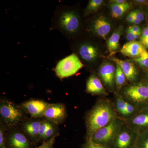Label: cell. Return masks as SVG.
<instances>
[{
    "mask_svg": "<svg viewBox=\"0 0 148 148\" xmlns=\"http://www.w3.org/2000/svg\"><path fill=\"white\" fill-rule=\"evenodd\" d=\"M118 117L110 100L104 98L98 100L86 117V140H90L97 130Z\"/></svg>",
    "mask_w": 148,
    "mask_h": 148,
    "instance_id": "obj_1",
    "label": "cell"
},
{
    "mask_svg": "<svg viewBox=\"0 0 148 148\" xmlns=\"http://www.w3.org/2000/svg\"><path fill=\"white\" fill-rule=\"evenodd\" d=\"M53 23L55 28L67 36L76 33L80 25L79 17L75 12L64 6L57 9L53 18Z\"/></svg>",
    "mask_w": 148,
    "mask_h": 148,
    "instance_id": "obj_2",
    "label": "cell"
},
{
    "mask_svg": "<svg viewBox=\"0 0 148 148\" xmlns=\"http://www.w3.org/2000/svg\"><path fill=\"white\" fill-rule=\"evenodd\" d=\"M121 95L139 111L148 109V90L145 84L138 83L126 86Z\"/></svg>",
    "mask_w": 148,
    "mask_h": 148,
    "instance_id": "obj_3",
    "label": "cell"
},
{
    "mask_svg": "<svg viewBox=\"0 0 148 148\" xmlns=\"http://www.w3.org/2000/svg\"><path fill=\"white\" fill-rule=\"evenodd\" d=\"M124 124V120L118 117L97 130L90 140L96 144L110 148L115 138Z\"/></svg>",
    "mask_w": 148,
    "mask_h": 148,
    "instance_id": "obj_4",
    "label": "cell"
},
{
    "mask_svg": "<svg viewBox=\"0 0 148 148\" xmlns=\"http://www.w3.org/2000/svg\"><path fill=\"white\" fill-rule=\"evenodd\" d=\"M1 118L8 127L16 126L24 117L23 110L9 101H1L0 103Z\"/></svg>",
    "mask_w": 148,
    "mask_h": 148,
    "instance_id": "obj_5",
    "label": "cell"
},
{
    "mask_svg": "<svg viewBox=\"0 0 148 148\" xmlns=\"http://www.w3.org/2000/svg\"><path fill=\"white\" fill-rule=\"evenodd\" d=\"M83 66L77 56L73 53L58 62L55 73L60 78L69 77L75 75Z\"/></svg>",
    "mask_w": 148,
    "mask_h": 148,
    "instance_id": "obj_6",
    "label": "cell"
},
{
    "mask_svg": "<svg viewBox=\"0 0 148 148\" xmlns=\"http://www.w3.org/2000/svg\"><path fill=\"white\" fill-rule=\"evenodd\" d=\"M138 135L139 133L125 123L115 138L110 148H132L136 144Z\"/></svg>",
    "mask_w": 148,
    "mask_h": 148,
    "instance_id": "obj_7",
    "label": "cell"
},
{
    "mask_svg": "<svg viewBox=\"0 0 148 148\" xmlns=\"http://www.w3.org/2000/svg\"><path fill=\"white\" fill-rule=\"evenodd\" d=\"M116 69L115 67L110 62H105L103 63L98 71V74L103 84L110 92L114 91L115 86V76Z\"/></svg>",
    "mask_w": 148,
    "mask_h": 148,
    "instance_id": "obj_8",
    "label": "cell"
},
{
    "mask_svg": "<svg viewBox=\"0 0 148 148\" xmlns=\"http://www.w3.org/2000/svg\"><path fill=\"white\" fill-rule=\"evenodd\" d=\"M66 108L62 103L49 104L47 107L43 116L54 124H61L66 117Z\"/></svg>",
    "mask_w": 148,
    "mask_h": 148,
    "instance_id": "obj_9",
    "label": "cell"
},
{
    "mask_svg": "<svg viewBox=\"0 0 148 148\" xmlns=\"http://www.w3.org/2000/svg\"><path fill=\"white\" fill-rule=\"evenodd\" d=\"M49 103L38 99H31L21 103L19 107L23 111L34 118L43 116L44 113Z\"/></svg>",
    "mask_w": 148,
    "mask_h": 148,
    "instance_id": "obj_10",
    "label": "cell"
},
{
    "mask_svg": "<svg viewBox=\"0 0 148 148\" xmlns=\"http://www.w3.org/2000/svg\"><path fill=\"white\" fill-rule=\"evenodd\" d=\"M123 120L130 128L140 133L148 129V109L139 111L132 117Z\"/></svg>",
    "mask_w": 148,
    "mask_h": 148,
    "instance_id": "obj_11",
    "label": "cell"
},
{
    "mask_svg": "<svg viewBox=\"0 0 148 148\" xmlns=\"http://www.w3.org/2000/svg\"><path fill=\"white\" fill-rule=\"evenodd\" d=\"M109 59L120 67L128 81L132 83L136 82L138 78V71L133 63L130 61L119 59L115 57H111Z\"/></svg>",
    "mask_w": 148,
    "mask_h": 148,
    "instance_id": "obj_12",
    "label": "cell"
},
{
    "mask_svg": "<svg viewBox=\"0 0 148 148\" xmlns=\"http://www.w3.org/2000/svg\"><path fill=\"white\" fill-rule=\"evenodd\" d=\"M86 91L91 95L100 96L108 95V93L101 79L94 74L91 75L87 80Z\"/></svg>",
    "mask_w": 148,
    "mask_h": 148,
    "instance_id": "obj_13",
    "label": "cell"
},
{
    "mask_svg": "<svg viewBox=\"0 0 148 148\" xmlns=\"http://www.w3.org/2000/svg\"><path fill=\"white\" fill-rule=\"evenodd\" d=\"M146 49L141 42L135 40L125 44L119 52L123 55L133 59L139 57Z\"/></svg>",
    "mask_w": 148,
    "mask_h": 148,
    "instance_id": "obj_14",
    "label": "cell"
},
{
    "mask_svg": "<svg viewBox=\"0 0 148 148\" xmlns=\"http://www.w3.org/2000/svg\"><path fill=\"white\" fill-rule=\"evenodd\" d=\"M111 24L105 17L100 16L92 22L91 29L93 33L106 40L111 30Z\"/></svg>",
    "mask_w": 148,
    "mask_h": 148,
    "instance_id": "obj_15",
    "label": "cell"
},
{
    "mask_svg": "<svg viewBox=\"0 0 148 148\" xmlns=\"http://www.w3.org/2000/svg\"><path fill=\"white\" fill-rule=\"evenodd\" d=\"M78 53L82 59L86 62L95 61L99 55L98 49L89 43H84L79 47Z\"/></svg>",
    "mask_w": 148,
    "mask_h": 148,
    "instance_id": "obj_16",
    "label": "cell"
},
{
    "mask_svg": "<svg viewBox=\"0 0 148 148\" xmlns=\"http://www.w3.org/2000/svg\"><path fill=\"white\" fill-rule=\"evenodd\" d=\"M9 148H31V144L23 133L15 132L10 135L7 141Z\"/></svg>",
    "mask_w": 148,
    "mask_h": 148,
    "instance_id": "obj_17",
    "label": "cell"
},
{
    "mask_svg": "<svg viewBox=\"0 0 148 148\" xmlns=\"http://www.w3.org/2000/svg\"><path fill=\"white\" fill-rule=\"evenodd\" d=\"M123 31V26L120 25L112 34L108 40L107 46L111 54H114L120 47L119 41Z\"/></svg>",
    "mask_w": 148,
    "mask_h": 148,
    "instance_id": "obj_18",
    "label": "cell"
},
{
    "mask_svg": "<svg viewBox=\"0 0 148 148\" xmlns=\"http://www.w3.org/2000/svg\"><path fill=\"white\" fill-rule=\"evenodd\" d=\"M42 121L39 120L29 121L23 125L24 131L32 140H38L39 131Z\"/></svg>",
    "mask_w": 148,
    "mask_h": 148,
    "instance_id": "obj_19",
    "label": "cell"
},
{
    "mask_svg": "<svg viewBox=\"0 0 148 148\" xmlns=\"http://www.w3.org/2000/svg\"><path fill=\"white\" fill-rule=\"evenodd\" d=\"M115 98L113 103L114 107L119 117L123 119L125 112L126 100L119 93H115Z\"/></svg>",
    "mask_w": 148,
    "mask_h": 148,
    "instance_id": "obj_20",
    "label": "cell"
},
{
    "mask_svg": "<svg viewBox=\"0 0 148 148\" xmlns=\"http://www.w3.org/2000/svg\"><path fill=\"white\" fill-rule=\"evenodd\" d=\"M130 6V3L128 2L122 4H117L111 3L110 7L112 16L114 18H120L129 9Z\"/></svg>",
    "mask_w": 148,
    "mask_h": 148,
    "instance_id": "obj_21",
    "label": "cell"
},
{
    "mask_svg": "<svg viewBox=\"0 0 148 148\" xmlns=\"http://www.w3.org/2000/svg\"><path fill=\"white\" fill-rule=\"evenodd\" d=\"M126 78L121 69L118 65H116L115 76V84L116 93H119L120 91L126 83Z\"/></svg>",
    "mask_w": 148,
    "mask_h": 148,
    "instance_id": "obj_22",
    "label": "cell"
},
{
    "mask_svg": "<svg viewBox=\"0 0 148 148\" xmlns=\"http://www.w3.org/2000/svg\"><path fill=\"white\" fill-rule=\"evenodd\" d=\"M136 144L139 148H148V129L139 133Z\"/></svg>",
    "mask_w": 148,
    "mask_h": 148,
    "instance_id": "obj_23",
    "label": "cell"
},
{
    "mask_svg": "<svg viewBox=\"0 0 148 148\" xmlns=\"http://www.w3.org/2000/svg\"><path fill=\"white\" fill-rule=\"evenodd\" d=\"M103 0H91L89 1L86 9L85 14H90L98 10L103 4Z\"/></svg>",
    "mask_w": 148,
    "mask_h": 148,
    "instance_id": "obj_24",
    "label": "cell"
},
{
    "mask_svg": "<svg viewBox=\"0 0 148 148\" xmlns=\"http://www.w3.org/2000/svg\"><path fill=\"white\" fill-rule=\"evenodd\" d=\"M131 61L137 63L141 67L148 69V51L146 49L139 57L133 58Z\"/></svg>",
    "mask_w": 148,
    "mask_h": 148,
    "instance_id": "obj_25",
    "label": "cell"
},
{
    "mask_svg": "<svg viewBox=\"0 0 148 148\" xmlns=\"http://www.w3.org/2000/svg\"><path fill=\"white\" fill-rule=\"evenodd\" d=\"M125 110V115L123 120L128 119L132 117L139 112L135 106L127 101H126Z\"/></svg>",
    "mask_w": 148,
    "mask_h": 148,
    "instance_id": "obj_26",
    "label": "cell"
},
{
    "mask_svg": "<svg viewBox=\"0 0 148 148\" xmlns=\"http://www.w3.org/2000/svg\"><path fill=\"white\" fill-rule=\"evenodd\" d=\"M140 40V42L148 49V24L141 33Z\"/></svg>",
    "mask_w": 148,
    "mask_h": 148,
    "instance_id": "obj_27",
    "label": "cell"
},
{
    "mask_svg": "<svg viewBox=\"0 0 148 148\" xmlns=\"http://www.w3.org/2000/svg\"><path fill=\"white\" fill-rule=\"evenodd\" d=\"M54 133H55V128H54V126L52 123H51L49 122L48 127L46 131L42 140L45 141L49 140V139L55 135H54Z\"/></svg>",
    "mask_w": 148,
    "mask_h": 148,
    "instance_id": "obj_28",
    "label": "cell"
},
{
    "mask_svg": "<svg viewBox=\"0 0 148 148\" xmlns=\"http://www.w3.org/2000/svg\"><path fill=\"white\" fill-rule=\"evenodd\" d=\"M49 122L47 121H42L38 133V140H42L44 136L49 124Z\"/></svg>",
    "mask_w": 148,
    "mask_h": 148,
    "instance_id": "obj_29",
    "label": "cell"
},
{
    "mask_svg": "<svg viewBox=\"0 0 148 148\" xmlns=\"http://www.w3.org/2000/svg\"><path fill=\"white\" fill-rule=\"evenodd\" d=\"M58 134H56L49 140L44 141L40 146L37 148H53L56 138Z\"/></svg>",
    "mask_w": 148,
    "mask_h": 148,
    "instance_id": "obj_30",
    "label": "cell"
},
{
    "mask_svg": "<svg viewBox=\"0 0 148 148\" xmlns=\"http://www.w3.org/2000/svg\"><path fill=\"white\" fill-rule=\"evenodd\" d=\"M82 148H110L102 145L96 144L91 140H86V142L83 145Z\"/></svg>",
    "mask_w": 148,
    "mask_h": 148,
    "instance_id": "obj_31",
    "label": "cell"
},
{
    "mask_svg": "<svg viewBox=\"0 0 148 148\" xmlns=\"http://www.w3.org/2000/svg\"><path fill=\"white\" fill-rule=\"evenodd\" d=\"M141 34H135L127 29L126 32V37L128 42L136 40L141 36Z\"/></svg>",
    "mask_w": 148,
    "mask_h": 148,
    "instance_id": "obj_32",
    "label": "cell"
},
{
    "mask_svg": "<svg viewBox=\"0 0 148 148\" xmlns=\"http://www.w3.org/2000/svg\"><path fill=\"white\" fill-rule=\"evenodd\" d=\"M4 130L3 127L1 126L0 128V148H7L6 146Z\"/></svg>",
    "mask_w": 148,
    "mask_h": 148,
    "instance_id": "obj_33",
    "label": "cell"
},
{
    "mask_svg": "<svg viewBox=\"0 0 148 148\" xmlns=\"http://www.w3.org/2000/svg\"><path fill=\"white\" fill-rule=\"evenodd\" d=\"M133 12L135 18L140 21V22H142L145 19V15L141 11L139 10H136L133 11Z\"/></svg>",
    "mask_w": 148,
    "mask_h": 148,
    "instance_id": "obj_34",
    "label": "cell"
},
{
    "mask_svg": "<svg viewBox=\"0 0 148 148\" xmlns=\"http://www.w3.org/2000/svg\"><path fill=\"white\" fill-rule=\"evenodd\" d=\"M127 29L135 34H141L142 33L141 29L139 26H137V25L130 26Z\"/></svg>",
    "mask_w": 148,
    "mask_h": 148,
    "instance_id": "obj_35",
    "label": "cell"
},
{
    "mask_svg": "<svg viewBox=\"0 0 148 148\" xmlns=\"http://www.w3.org/2000/svg\"><path fill=\"white\" fill-rule=\"evenodd\" d=\"M134 18H135V16H134V13H133V11H132L127 15V16H126V19L127 22L132 23Z\"/></svg>",
    "mask_w": 148,
    "mask_h": 148,
    "instance_id": "obj_36",
    "label": "cell"
},
{
    "mask_svg": "<svg viewBox=\"0 0 148 148\" xmlns=\"http://www.w3.org/2000/svg\"><path fill=\"white\" fill-rule=\"evenodd\" d=\"M110 2L113 3L117 4H122L127 2L125 0H114V1H111Z\"/></svg>",
    "mask_w": 148,
    "mask_h": 148,
    "instance_id": "obj_37",
    "label": "cell"
},
{
    "mask_svg": "<svg viewBox=\"0 0 148 148\" xmlns=\"http://www.w3.org/2000/svg\"><path fill=\"white\" fill-rule=\"evenodd\" d=\"M135 2L140 4L148 5V2L145 0H136Z\"/></svg>",
    "mask_w": 148,
    "mask_h": 148,
    "instance_id": "obj_38",
    "label": "cell"
},
{
    "mask_svg": "<svg viewBox=\"0 0 148 148\" xmlns=\"http://www.w3.org/2000/svg\"><path fill=\"white\" fill-rule=\"evenodd\" d=\"M132 148H139L138 147V146L137 145H136V144H135V146H134V147H132Z\"/></svg>",
    "mask_w": 148,
    "mask_h": 148,
    "instance_id": "obj_39",
    "label": "cell"
},
{
    "mask_svg": "<svg viewBox=\"0 0 148 148\" xmlns=\"http://www.w3.org/2000/svg\"><path fill=\"white\" fill-rule=\"evenodd\" d=\"M146 76H147V78H148V69L147 70V72H146Z\"/></svg>",
    "mask_w": 148,
    "mask_h": 148,
    "instance_id": "obj_40",
    "label": "cell"
},
{
    "mask_svg": "<svg viewBox=\"0 0 148 148\" xmlns=\"http://www.w3.org/2000/svg\"><path fill=\"white\" fill-rule=\"evenodd\" d=\"M145 85L146 87H147V88L148 90V83L146 84H145Z\"/></svg>",
    "mask_w": 148,
    "mask_h": 148,
    "instance_id": "obj_41",
    "label": "cell"
}]
</instances>
